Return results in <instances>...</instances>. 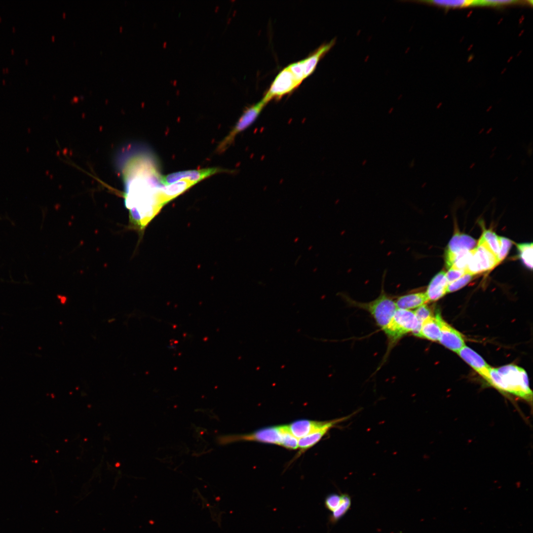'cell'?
Returning a JSON list of instances; mask_svg holds the SVG:
<instances>
[{"mask_svg":"<svg viewBox=\"0 0 533 533\" xmlns=\"http://www.w3.org/2000/svg\"><path fill=\"white\" fill-rule=\"evenodd\" d=\"M355 413H356L354 412L353 414L347 416L328 420L327 424L322 428L299 439L298 447L300 449V451L304 452L315 445L327 433L329 430L338 423L350 418Z\"/></svg>","mask_w":533,"mask_h":533,"instance_id":"14","label":"cell"},{"mask_svg":"<svg viewBox=\"0 0 533 533\" xmlns=\"http://www.w3.org/2000/svg\"><path fill=\"white\" fill-rule=\"evenodd\" d=\"M266 104L267 103L262 99L247 108L229 134L218 145L217 152L219 153L224 152L232 144L237 135L248 128L256 121Z\"/></svg>","mask_w":533,"mask_h":533,"instance_id":"6","label":"cell"},{"mask_svg":"<svg viewBox=\"0 0 533 533\" xmlns=\"http://www.w3.org/2000/svg\"><path fill=\"white\" fill-rule=\"evenodd\" d=\"M124 205L131 228L142 231L163 207L159 200L162 175L152 157L142 152H125L121 157Z\"/></svg>","mask_w":533,"mask_h":533,"instance_id":"1","label":"cell"},{"mask_svg":"<svg viewBox=\"0 0 533 533\" xmlns=\"http://www.w3.org/2000/svg\"><path fill=\"white\" fill-rule=\"evenodd\" d=\"M499 252L497 256L498 263L502 261L507 256L512 245V241L507 238L499 236Z\"/></svg>","mask_w":533,"mask_h":533,"instance_id":"27","label":"cell"},{"mask_svg":"<svg viewBox=\"0 0 533 533\" xmlns=\"http://www.w3.org/2000/svg\"><path fill=\"white\" fill-rule=\"evenodd\" d=\"M415 165V160L413 159L409 163V167L410 168H413Z\"/></svg>","mask_w":533,"mask_h":533,"instance_id":"31","label":"cell"},{"mask_svg":"<svg viewBox=\"0 0 533 533\" xmlns=\"http://www.w3.org/2000/svg\"><path fill=\"white\" fill-rule=\"evenodd\" d=\"M481 238L497 258L500 248L499 236L491 230L485 229Z\"/></svg>","mask_w":533,"mask_h":533,"instance_id":"23","label":"cell"},{"mask_svg":"<svg viewBox=\"0 0 533 533\" xmlns=\"http://www.w3.org/2000/svg\"><path fill=\"white\" fill-rule=\"evenodd\" d=\"M301 83L286 67L277 75L262 99L267 103L272 99H280L295 89Z\"/></svg>","mask_w":533,"mask_h":533,"instance_id":"9","label":"cell"},{"mask_svg":"<svg viewBox=\"0 0 533 533\" xmlns=\"http://www.w3.org/2000/svg\"><path fill=\"white\" fill-rule=\"evenodd\" d=\"M403 1L413 2L424 4L437 5L446 8H461L469 6H475L476 0H403Z\"/></svg>","mask_w":533,"mask_h":533,"instance_id":"20","label":"cell"},{"mask_svg":"<svg viewBox=\"0 0 533 533\" xmlns=\"http://www.w3.org/2000/svg\"><path fill=\"white\" fill-rule=\"evenodd\" d=\"M299 439L295 437L289 430L287 425L283 434L282 446L289 450H296L299 448Z\"/></svg>","mask_w":533,"mask_h":533,"instance_id":"25","label":"cell"},{"mask_svg":"<svg viewBox=\"0 0 533 533\" xmlns=\"http://www.w3.org/2000/svg\"><path fill=\"white\" fill-rule=\"evenodd\" d=\"M327 421L299 419L287 424L289 430L298 439L304 437L324 427Z\"/></svg>","mask_w":533,"mask_h":533,"instance_id":"15","label":"cell"},{"mask_svg":"<svg viewBox=\"0 0 533 533\" xmlns=\"http://www.w3.org/2000/svg\"><path fill=\"white\" fill-rule=\"evenodd\" d=\"M343 296L351 306L362 308L370 312L382 330L388 325L397 309L395 301L385 293L383 289L377 298L367 303L354 301L346 295Z\"/></svg>","mask_w":533,"mask_h":533,"instance_id":"3","label":"cell"},{"mask_svg":"<svg viewBox=\"0 0 533 533\" xmlns=\"http://www.w3.org/2000/svg\"><path fill=\"white\" fill-rule=\"evenodd\" d=\"M473 276L470 273H465L458 279L448 284L447 292H453L463 287L472 280Z\"/></svg>","mask_w":533,"mask_h":533,"instance_id":"24","label":"cell"},{"mask_svg":"<svg viewBox=\"0 0 533 533\" xmlns=\"http://www.w3.org/2000/svg\"><path fill=\"white\" fill-rule=\"evenodd\" d=\"M448 284L445 271L436 274L430 281L425 292L428 301H435L443 297L447 293Z\"/></svg>","mask_w":533,"mask_h":533,"instance_id":"16","label":"cell"},{"mask_svg":"<svg viewBox=\"0 0 533 533\" xmlns=\"http://www.w3.org/2000/svg\"><path fill=\"white\" fill-rule=\"evenodd\" d=\"M367 160L366 159H364V160H363V161L362 162V166H364V165H365V164H366L367 163Z\"/></svg>","mask_w":533,"mask_h":533,"instance_id":"33","label":"cell"},{"mask_svg":"<svg viewBox=\"0 0 533 533\" xmlns=\"http://www.w3.org/2000/svg\"><path fill=\"white\" fill-rule=\"evenodd\" d=\"M441 334L438 341L447 348L457 352L465 345L461 334L446 323L440 316Z\"/></svg>","mask_w":533,"mask_h":533,"instance_id":"12","label":"cell"},{"mask_svg":"<svg viewBox=\"0 0 533 533\" xmlns=\"http://www.w3.org/2000/svg\"><path fill=\"white\" fill-rule=\"evenodd\" d=\"M335 42L336 39L334 38L328 43L323 44L306 58L292 63L287 67L301 83L314 71L320 59L331 49Z\"/></svg>","mask_w":533,"mask_h":533,"instance_id":"8","label":"cell"},{"mask_svg":"<svg viewBox=\"0 0 533 533\" xmlns=\"http://www.w3.org/2000/svg\"><path fill=\"white\" fill-rule=\"evenodd\" d=\"M286 425L264 427L249 434L223 435L216 438L220 445H225L240 441H254L273 444L282 446Z\"/></svg>","mask_w":533,"mask_h":533,"instance_id":"5","label":"cell"},{"mask_svg":"<svg viewBox=\"0 0 533 533\" xmlns=\"http://www.w3.org/2000/svg\"><path fill=\"white\" fill-rule=\"evenodd\" d=\"M517 247L522 262L527 267L532 270L533 268V243L518 244Z\"/></svg>","mask_w":533,"mask_h":533,"instance_id":"22","label":"cell"},{"mask_svg":"<svg viewBox=\"0 0 533 533\" xmlns=\"http://www.w3.org/2000/svg\"><path fill=\"white\" fill-rule=\"evenodd\" d=\"M427 302L428 300L425 292L409 293L399 297L395 301L397 308L406 310L417 308Z\"/></svg>","mask_w":533,"mask_h":533,"instance_id":"19","label":"cell"},{"mask_svg":"<svg viewBox=\"0 0 533 533\" xmlns=\"http://www.w3.org/2000/svg\"><path fill=\"white\" fill-rule=\"evenodd\" d=\"M440 315L431 316L425 319L421 324L417 337L426 339L432 341H438L440 337Z\"/></svg>","mask_w":533,"mask_h":533,"instance_id":"17","label":"cell"},{"mask_svg":"<svg viewBox=\"0 0 533 533\" xmlns=\"http://www.w3.org/2000/svg\"><path fill=\"white\" fill-rule=\"evenodd\" d=\"M414 312L421 324L425 319L433 316L431 308L425 304L416 308Z\"/></svg>","mask_w":533,"mask_h":533,"instance_id":"28","label":"cell"},{"mask_svg":"<svg viewBox=\"0 0 533 533\" xmlns=\"http://www.w3.org/2000/svg\"><path fill=\"white\" fill-rule=\"evenodd\" d=\"M497 257L480 238L473 253L465 270L466 273L475 275L490 270L498 264Z\"/></svg>","mask_w":533,"mask_h":533,"instance_id":"7","label":"cell"},{"mask_svg":"<svg viewBox=\"0 0 533 533\" xmlns=\"http://www.w3.org/2000/svg\"><path fill=\"white\" fill-rule=\"evenodd\" d=\"M465 273L466 272L464 270L457 269L453 268H449L447 272H446V276L448 284L458 279Z\"/></svg>","mask_w":533,"mask_h":533,"instance_id":"30","label":"cell"},{"mask_svg":"<svg viewBox=\"0 0 533 533\" xmlns=\"http://www.w3.org/2000/svg\"><path fill=\"white\" fill-rule=\"evenodd\" d=\"M457 353L489 383L491 367L480 355L466 345L461 348Z\"/></svg>","mask_w":533,"mask_h":533,"instance_id":"13","label":"cell"},{"mask_svg":"<svg viewBox=\"0 0 533 533\" xmlns=\"http://www.w3.org/2000/svg\"><path fill=\"white\" fill-rule=\"evenodd\" d=\"M519 1L517 0H476L475 6H499L505 5H508L514 3L518 2Z\"/></svg>","mask_w":533,"mask_h":533,"instance_id":"29","label":"cell"},{"mask_svg":"<svg viewBox=\"0 0 533 533\" xmlns=\"http://www.w3.org/2000/svg\"><path fill=\"white\" fill-rule=\"evenodd\" d=\"M490 374V385L532 403V391L527 374L523 368L509 364L497 368H491Z\"/></svg>","mask_w":533,"mask_h":533,"instance_id":"2","label":"cell"},{"mask_svg":"<svg viewBox=\"0 0 533 533\" xmlns=\"http://www.w3.org/2000/svg\"><path fill=\"white\" fill-rule=\"evenodd\" d=\"M226 172H228L229 171L219 167L179 171L162 176L161 183L164 186H167L181 180L186 179L196 184L213 175Z\"/></svg>","mask_w":533,"mask_h":533,"instance_id":"10","label":"cell"},{"mask_svg":"<svg viewBox=\"0 0 533 533\" xmlns=\"http://www.w3.org/2000/svg\"><path fill=\"white\" fill-rule=\"evenodd\" d=\"M342 501V494L333 493L328 495L324 500V505L327 510L332 512L340 505Z\"/></svg>","mask_w":533,"mask_h":533,"instance_id":"26","label":"cell"},{"mask_svg":"<svg viewBox=\"0 0 533 533\" xmlns=\"http://www.w3.org/2000/svg\"><path fill=\"white\" fill-rule=\"evenodd\" d=\"M195 184L188 180H182L164 186L160 191L161 200L164 205Z\"/></svg>","mask_w":533,"mask_h":533,"instance_id":"18","label":"cell"},{"mask_svg":"<svg viewBox=\"0 0 533 533\" xmlns=\"http://www.w3.org/2000/svg\"><path fill=\"white\" fill-rule=\"evenodd\" d=\"M421 325L414 311L397 308L383 330L391 344L409 333L417 336Z\"/></svg>","mask_w":533,"mask_h":533,"instance_id":"4","label":"cell"},{"mask_svg":"<svg viewBox=\"0 0 533 533\" xmlns=\"http://www.w3.org/2000/svg\"><path fill=\"white\" fill-rule=\"evenodd\" d=\"M476 244V240L472 237L463 233H456L450 240L446 250V266L449 269L456 256L463 251L474 249Z\"/></svg>","mask_w":533,"mask_h":533,"instance_id":"11","label":"cell"},{"mask_svg":"<svg viewBox=\"0 0 533 533\" xmlns=\"http://www.w3.org/2000/svg\"><path fill=\"white\" fill-rule=\"evenodd\" d=\"M176 347H177V345L176 344H170L168 346V348L169 349H175L176 348Z\"/></svg>","mask_w":533,"mask_h":533,"instance_id":"32","label":"cell"},{"mask_svg":"<svg viewBox=\"0 0 533 533\" xmlns=\"http://www.w3.org/2000/svg\"><path fill=\"white\" fill-rule=\"evenodd\" d=\"M351 505V497L347 494H342V501L339 506L331 512L329 517V522L336 524L350 509Z\"/></svg>","mask_w":533,"mask_h":533,"instance_id":"21","label":"cell"}]
</instances>
